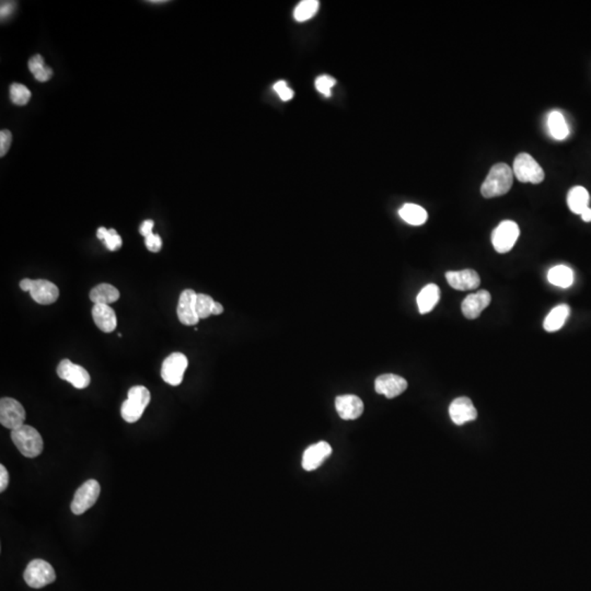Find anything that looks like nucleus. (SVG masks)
<instances>
[{
  "label": "nucleus",
  "mask_w": 591,
  "mask_h": 591,
  "mask_svg": "<svg viewBox=\"0 0 591 591\" xmlns=\"http://www.w3.org/2000/svg\"><path fill=\"white\" fill-rule=\"evenodd\" d=\"M514 182V172L506 164H498L492 167L484 183L481 188V193L485 198L498 197L509 192Z\"/></svg>",
  "instance_id": "1"
},
{
  "label": "nucleus",
  "mask_w": 591,
  "mask_h": 591,
  "mask_svg": "<svg viewBox=\"0 0 591 591\" xmlns=\"http://www.w3.org/2000/svg\"><path fill=\"white\" fill-rule=\"evenodd\" d=\"M150 402V392L144 386L129 389L126 401L122 404L121 414L127 423H136L144 414L145 408Z\"/></svg>",
  "instance_id": "2"
},
{
  "label": "nucleus",
  "mask_w": 591,
  "mask_h": 591,
  "mask_svg": "<svg viewBox=\"0 0 591 591\" xmlns=\"http://www.w3.org/2000/svg\"><path fill=\"white\" fill-rule=\"evenodd\" d=\"M11 441L25 457H35L42 453V437L32 426L23 425L11 431Z\"/></svg>",
  "instance_id": "3"
},
{
  "label": "nucleus",
  "mask_w": 591,
  "mask_h": 591,
  "mask_svg": "<svg viewBox=\"0 0 591 591\" xmlns=\"http://www.w3.org/2000/svg\"><path fill=\"white\" fill-rule=\"evenodd\" d=\"M514 176L522 183L539 184L545 180V171L533 157L522 152L514 161Z\"/></svg>",
  "instance_id": "4"
},
{
  "label": "nucleus",
  "mask_w": 591,
  "mask_h": 591,
  "mask_svg": "<svg viewBox=\"0 0 591 591\" xmlns=\"http://www.w3.org/2000/svg\"><path fill=\"white\" fill-rule=\"evenodd\" d=\"M56 579L52 565L43 559H33L25 571V580L31 588L40 589Z\"/></svg>",
  "instance_id": "5"
},
{
  "label": "nucleus",
  "mask_w": 591,
  "mask_h": 591,
  "mask_svg": "<svg viewBox=\"0 0 591 591\" xmlns=\"http://www.w3.org/2000/svg\"><path fill=\"white\" fill-rule=\"evenodd\" d=\"M519 233V227L514 221H502L492 233V243L495 251L502 254L509 252L517 242Z\"/></svg>",
  "instance_id": "6"
},
{
  "label": "nucleus",
  "mask_w": 591,
  "mask_h": 591,
  "mask_svg": "<svg viewBox=\"0 0 591 591\" xmlns=\"http://www.w3.org/2000/svg\"><path fill=\"white\" fill-rule=\"evenodd\" d=\"M100 492L101 488L98 481L88 480L84 483L77 492L74 493V500L70 506L72 514L79 516L90 509L97 502Z\"/></svg>",
  "instance_id": "7"
},
{
  "label": "nucleus",
  "mask_w": 591,
  "mask_h": 591,
  "mask_svg": "<svg viewBox=\"0 0 591 591\" xmlns=\"http://www.w3.org/2000/svg\"><path fill=\"white\" fill-rule=\"evenodd\" d=\"M188 366V361L182 353H174L167 357L161 367V377L171 386H178L183 381L184 372Z\"/></svg>",
  "instance_id": "8"
},
{
  "label": "nucleus",
  "mask_w": 591,
  "mask_h": 591,
  "mask_svg": "<svg viewBox=\"0 0 591 591\" xmlns=\"http://www.w3.org/2000/svg\"><path fill=\"white\" fill-rule=\"evenodd\" d=\"M25 411L22 404L15 398H3L0 401V423L8 429L15 431L25 425Z\"/></svg>",
  "instance_id": "9"
},
{
  "label": "nucleus",
  "mask_w": 591,
  "mask_h": 591,
  "mask_svg": "<svg viewBox=\"0 0 591 591\" xmlns=\"http://www.w3.org/2000/svg\"><path fill=\"white\" fill-rule=\"evenodd\" d=\"M57 375L76 389H86L91 382L89 372L84 367L74 364L70 359H63L57 367Z\"/></svg>",
  "instance_id": "10"
},
{
  "label": "nucleus",
  "mask_w": 591,
  "mask_h": 591,
  "mask_svg": "<svg viewBox=\"0 0 591 591\" xmlns=\"http://www.w3.org/2000/svg\"><path fill=\"white\" fill-rule=\"evenodd\" d=\"M196 297L197 294L192 290H186L180 294L176 313L184 325H195L200 321L196 312Z\"/></svg>",
  "instance_id": "11"
},
{
  "label": "nucleus",
  "mask_w": 591,
  "mask_h": 591,
  "mask_svg": "<svg viewBox=\"0 0 591 591\" xmlns=\"http://www.w3.org/2000/svg\"><path fill=\"white\" fill-rule=\"evenodd\" d=\"M375 389L377 394H382L388 398H396L408 389V381L398 375H381L376 379Z\"/></svg>",
  "instance_id": "12"
},
{
  "label": "nucleus",
  "mask_w": 591,
  "mask_h": 591,
  "mask_svg": "<svg viewBox=\"0 0 591 591\" xmlns=\"http://www.w3.org/2000/svg\"><path fill=\"white\" fill-rule=\"evenodd\" d=\"M449 415L455 425L461 426L468 422L475 421L478 417V412L470 398L461 396L451 402Z\"/></svg>",
  "instance_id": "13"
},
{
  "label": "nucleus",
  "mask_w": 591,
  "mask_h": 591,
  "mask_svg": "<svg viewBox=\"0 0 591 591\" xmlns=\"http://www.w3.org/2000/svg\"><path fill=\"white\" fill-rule=\"evenodd\" d=\"M491 300L492 297L488 290H480V292L469 294L461 304L463 316L467 319H476L480 317L483 310L490 306Z\"/></svg>",
  "instance_id": "14"
},
{
  "label": "nucleus",
  "mask_w": 591,
  "mask_h": 591,
  "mask_svg": "<svg viewBox=\"0 0 591 591\" xmlns=\"http://www.w3.org/2000/svg\"><path fill=\"white\" fill-rule=\"evenodd\" d=\"M332 447L325 441H320L310 446L302 457V468L306 471H314L323 465L324 461L331 455Z\"/></svg>",
  "instance_id": "15"
},
{
  "label": "nucleus",
  "mask_w": 591,
  "mask_h": 591,
  "mask_svg": "<svg viewBox=\"0 0 591 591\" xmlns=\"http://www.w3.org/2000/svg\"><path fill=\"white\" fill-rule=\"evenodd\" d=\"M335 408L342 420L353 421L357 420L364 412V403L361 398L353 394H345L335 398Z\"/></svg>",
  "instance_id": "16"
},
{
  "label": "nucleus",
  "mask_w": 591,
  "mask_h": 591,
  "mask_svg": "<svg viewBox=\"0 0 591 591\" xmlns=\"http://www.w3.org/2000/svg\"><path fill=\"white\" fill-rule=\"evenodd\" d=\"M446 278L453 290L461 292L475 290L481 284L480 276L473 270L450 271L446 274Z\"/></svg>",
  "instance_id": "17"
},
{
  "label": "nucleus",
  "mask_w": 591,
  "mask_h": 591,
  "mask_svg": "<svg viewBox=\"0 0 591 591\" xmlns=\"http://www.w3.org/2000/svg\"><path fill=\"white\" fill-rule=\"evenodd\" d=\"M31 297L40 304H52L60 297V290L50 280H33L30 292Z\"/></svg>",
  "instance_id": "18"
},
{
  "label": "nucleus",
  "mask_w": 591,
  "mask_h": 591,
  "mask_svg": "<svg viewBox=\"0 0 591 591\" xmlns=\"http://www.w3.org/2000/svg\"><path fill=\"white\" fill-rule=\"evenodd\" d=\"M94 323L104 333H111L117 329V314L109 304H94L92 308Z\"/></svg>",
  "instance_id": "19"
},
{
  "label": "nucleus",
  "mask_w": 591,
  "mask_h": 591,
  "mask_svg": "<svg viewBox=\"0 0 591 591\" xmlns=\"http://www.w3.org/2000/svg\"><path fill=\"white\" fill-rule=\"evenodd\" d=\"M441 298V290L437 285H426L425 287L417 294V307L422 314L431 312Z\"/></svg>",
  "instance_id": "20"
},
{
  "label": "nucleus",
  "mask_w": 591,
  "mask_h": 591,
  "mask_svg": "<svg viewBox=\"0 0 591 591\" xmlns=\"http://www.w3.org/2000/svg\"><path fill=\"white\" fill-rule=\"evenodd\" d=\"M590 196L584 186H574L567 194V205L569 209L577 215H580L589 207Z\"/></svg>",
  "instance_id": "21"
},
{
  "label": "nucleus",
  "mask_w": 591,
  "mask_h": 591,
  "mask_svg": "<svg viewBox=\"0 0 591 591\" xmlns=\"http://www.w3.org/2000/svg\"><path fill=\"white\" fill-rule=\"evenodd\" d=\"M569 314H571V309L567 304H559V306L553 308L551 312L547 314L545 323H543L545 331L550 332V333L559 331L564 325Z\"/></svg>",
  "instance_id": "22"
},
{
  "label": "nucleus",
  "mask_w": 591,
  "mask_h": 591,
  "mask_svg": "<svg viewBox=\"0 0 591 591\" xmlns=\"http://www.w3.org/2000/svg\"><path fill=\"white\" fill-rule=\"evenodd\" d=\"M119 290L110 284H100L90 292V300L94 304H109L119 299Z\"/></svg>",
  "instance_id": "23"
},
{
  "label": "nucleus",
  "mask_w": 591,
  "mask_h": 591,
  "mask_svg": "<svg viewBox=\"0 0 591 591\" xmlns=\"http://www.w3.org/2000/svg\"><path fill=\"white\" fill-rule=\"evenodd\" d=\"M547 280L557 287L569 288L574 282V273L566 265H557L547 273Z\"/></svg>",
  "instance_id": "24"
},
{
  "label": "nucleus",
  "mask_w": 591,
  "mask_h": 591,
  "mask_svg": "<svg viewBox=\"0 0 591 591\" xmlns=\"http://www.w3.org/2000/svg\"><path fill=\"white\" fill-rule=\"evenodd\" d=\"M398 215L408 225L422 226L427 221L428 214L422 206L416 204H405L398 211Z\"/></svg>",
  "instance_id": "25"
},
{
  "label": "nucleus",
  "mask_w": 591,
  "mask_h": 591,
  "mask_svg": "<svg viewBox=\"0 0 591 591\" xmlns=\"http://www.w3.org/2000/svg\"><path fill=\"white\" fill-rule=\"evenodd\" d=\"M547 127L551 136L557 141H563L569 135V125L564 115L559 111H553L549 114Z\"/></svg>",
  "instance_id": "26"
},
{
  "label": "nucleus",
  "mask_w": 591,
  "mask_h": 591,
  "mask_svg": "<svg viewBox=\"0 0 591 591\" xmlns=\"http://www.w3.org/2000/svg\"><path fill=\"white\" fill-rule=\"evenodd\" d=\"M319 9V1L317 0H304L298 4L294 11V18L298 22L309 20L317 13Z\"/></svg>",
  "instance_id": "27"
},
{
  "label": "nucleus",
  "mask_w": 591,
  "mask_h": 591,
  "mask_svg": "<svg viewBox=\"0 0 591 591\" xmlns=\"http://www.w3.org/2000/svg\"><path fill=\"white\" fill-rule=\"evenodd\" d=\"M32 93L27 86L22 84H18L13 82L11 86V102L15 105H25L27 102L30 101Z\"/></svg>",
  "instance_id": "28"
},
{
  "label": "nucleus",
  "mask_w": 591,
  "mask_h": 591,
  "mask_svg": "<svg viewBox=\"0 0 591 591\" xmlns=\"http://www.w3.org/2000/svg\"><path fill=\"white\" fill-rule=\"evenodd\" d=\"M214 299L211 296L205 294H197L196 297V312L200 319L213 316Z\"/></svg>",
  "instance_id": "29"
},
{
  "label": "nucleus",
  "mask_w": 591,
  "mask_h": 591,
  "mask_svg": "<svg viewBox=\"0 0 591 591\" xmlns=\"http://www.w3.org/2000/svg\"><path fill=\"white\" fill-rule=\"evenodd\" d=\"M335 78L330 77L327 74L320 76L316 80V88L320 93L323 94L325 97H331L332 88L335 87Z\"/></svg>",
  "instance_id": "30"
},
{
  "label": "nucleus",
  "mask_w": 591,
  "mask_h": 591,
  "mask_svg": "<svg viewBox=\"0 0 591 591\" xmlns=\"http://www.w3.org/2000/svg\"><path fill=\"white\" fill-rule=\"evenodd\" d=\"M104 245L105 247L109 249L110 251H117L119 249H121L122 247V238L119 233H117V230H114V229H110L109 233H108L107 237L104 239Z\"/></svg>",
  "instance_id": "31"
},
{
  "label": "nucleus",
  "mask_w": 591,
  "mask_h": 591,
  "mask_svg": "<svg viewBox=\"0 0 591 591\" xmlns=\"http://www.w3.org/2000/svg\"><path fill=\"white\" fill-rule=\"evenodd\" d=\"M13 143V134L8 129L0 131V157H5Z\"/></svg>",
  "instance_id": "32"
},
{
  "label": "nucleus",
  "mask_w": 591,
  "mask_h": 591,
  "mask_svg": "<svg viewBox=\"0 0 591 591\" xmlns=\"http://www.w3.org/2000/svg\"><path fill=\"white\" fill-rule=\"evenodd\" d=\"M274 90L280 96L282 101H290L294 97V91L288 87L285 82H278L274 84Z\"/></svg>",
  "instance_id": "33"
},
{
  "label": "nucleus",
  "mask_w": 591,
  "mask_h": 591,
  "mask_svg": "<svg viewBox=\"0 0 591 591\" xmlns=\"http://www.w3.org/2000/svg\"><path fill=\"white\" fill-rule=\"evenodd\" d=\"M145 245L150 252L157 253L162 249V239L160 235L152 233L145 238Z\"/></svg>",
  "instance_id": "34"
},
{
  "label": "nucleus",
  "mask_w": 591,
  "mask_h": 591,
  "mask_svg": "<svg viewBox=\"0 0 591 591\" xmlns=\"http://www.w3.org/2000/svg\"><path fill=\"white\" fill-rule=\"evenodd\" d=\"M29 70L32 72L33 74H37V72H40L42 70L43 68L46 67V65H45L44 58H43L41 55H34V56L31 57L30 60H29Z\"/></svg>",
  "instance_id": "35"
},
{
  "label": "nucleus",
  "mask_w": 591,
  "mask_h": 591,
  "mask_svg": "<svg viewBox=\"0 0 591 591\" xmlns=\"http://www.w3.org/2000/svg\"><path fill=\"white\" fill-rule=\"evenodd\" d=\"M15 7H17V3H13V1H1V6H0V17H1V20H6L11 15H13V13H15Z\"/></svg>",
  "instance_id": "36"
},
{
  "label": "nucleus",
  "mask_w": 591,
  "mask_h": 591,
  "mask_svg": "<svg viewBox=\"0 0 591 591\" xmlns=\"http://www.w3.org/2000/svg\"><path fill=\"white\" fill-rule=\"evenodd\" d=\"M33 76H34L35 80H37V82H48V80H50L51 78L53 77L52 68L48 67V66H46V67L43 68L42 70H40V72H37V74H33Z\"/></svg>",
  "instance_id": "37"
},
{
  "label": "nucleus",
  "mask_w": 591,
  "mask_h": 591,
  "mask_svg": "<svg viewBox=\"0 0 591 591\" xmlns=\"http://www.w3.org/2000/svg\"><path fill=\"white\" fill-rule=\"evenodd\" d=\"M155 223L154 221H145L144 223H141V227H139V233H141L143 237L147 238L148 235H152V230H154Z\"/></svg>",
  "instance_id": "38"
},
{
  "label": "nucleus",
  "mask_w": 591,
  "mask_h": 591,
  "mask_svg": "<svg viewBox=\"0 0 591 591\" xmlns=\"http://www.w3.org/2000/svg\"><path fill=\"white\" fill-rule=\"evenodd\" d=\"M9 484V474L5 465H0V492H5Z\"/></svg>",
  "instance_id": "39"
},
{
  "label": "nucleus",
  "mask_w": 591,
  "mask_h": 591,
  "mask_svg": "<svg viewBox=\"0 0 591 591\" xmlns=\"http://www.w3.org/2000/svg\"><path fill=\"white\" fill-rule=\"evenodd\" d=\"M33 280H30V278H25V280H21L20 282V288L23 290V292H31V288H32Z\"/></svg>",
  "instance_id": "40"
},
{
  "label": "nucleus",
  "mask_w": 591,
  "mask_h": 591,
  "mask_svg": "<svg viewBox=\"0 0 591 591\" xmlns=\"http://www.w3.org/2000/svg\"><path fill=\"white\" fill-rule=\"evenodd\" d=\"M223 307L221 306V304H219V302L217 301L214 302L213 316H219V314L223 313Z\"/></svg>",
  "instance_id": "41"
},
{
  "label": "nucleus",
  "mask_w": 591,
  "mask_h": 591,
  "mask_svg": "<svg viewBox=\"0 0 591 591\" xmlns=\"http://www.w3.org/2000/svg\"><path fill=\"white\" fill-rule=\"evenodd\" d=\"M108 233H109V230H108L107 228L100 227L97 231L98 239L103 241L105 237H107Z\"/></svg>",
  "instance_id": "42"
},
{
  "label": "nucleus",
  "mask_w": 591,
  "mask_h": 591,
  "mask_svg": "<svg viewBox=\"0 0 591 591\" xmlns=\"http://www.w3.org/2000/svg\"><path fill=\"white\" fill-rule=\"evenodd\" d=\"M581 219L583 221H586V223H590L591 221V208H587L585 209L583 213L580 214Z\"/></svg>",
  "instance_id": "43"
},
{
  "label": "nucleus",
  "mask_w": 591,
  "mask_h": 591,
  "mask_svg": "<svg viewBox=\"0 0 591 591\" xmlns=\"http://www.w3.org/2000/svg\"><path fill=\"white\" fill-rule=\"evenodd\" d=\"M148 3H151V4H164V3H167V1H164V0H158V1H156V0H155V1H148Z\"/></svg>",
  "instance_id": "44"
}]
</instances>
